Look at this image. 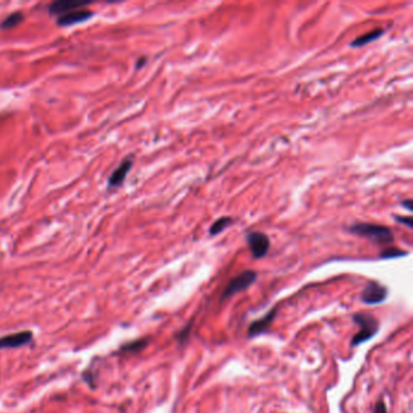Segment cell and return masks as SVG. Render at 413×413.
I'll return each instance as SVG.
<instances>
[{
    "instance_id": "cell-6",
    "label": "cell",
    "mask_w": 413,
    "mask_h": 413,
    "mask_svg": "<svg viewBox=\"0 0 413 413\" xmlns=\"http://www.w3.org/2000/svg\"><path fill=\"white\" fill-rule=\"evenodd\" d=\"M33 339V333L31 331H21V332L11 333L0 337V350L21 348L29 344Z\"/></svg>"
},
{
    "instance_id": "cell-15",
    "label": "cell",
    "mask_w": 413,
    "mask_h": 413,
    "mask_svg": "<svg viewBox=\"0 0 413 413\" xmlns=\"http://www.w3.org/2000/svg\"><path fill=\"white\" fill-rule=\"evenodd\" d=\"M405 251L397 250V248H388V250L383 251V252L380 253V257H382V258H396V257L405 256Z\"/></svg>"
},
{
    "instance_id": "cell-2",
    "label": "cell",
    "mask_w": 413,
    "mask_h": 413,
    "mask_svg": "<svg viewBox=\"0 0 413 413\" xmlns=\"http://www.w3.org/2000/svg\"><path fill=\"white\" fill-rule=\"evenodd\" d=\"M353 320L356 325H359L360 331L351 339V345L356 347V345L364 343V342L371 339L372 337L376 335L379 330V321L376 316L371 314H364V313H359V314H354Z\"/></svg>"
},
{
    "instance_id": "cell-17",
    "label": "cell",
    "mask_w": 413,
    "mask_h": 413,
    "mask_svg": "<svg viewBox=\"0 0 413 413\" xmlns=\"http://www.w3.org/2000/svg\"><path fill=\"white\" fill-rule=\"evenodd\" d=\"M373 413H388V408H386V405L384 401H378L374 406V411Z\"/></svg>"
},
{
    "instance_id": "cell-11",
    "label": "cell",
    "mask_w": 413,
    "mask_h": 413,
    "mask_svg": "<svg viewBox=\"0 0 413 413\" xmlns=\"http://www.w3.org/2000/svg\"><path fill=\"white\" fill-rule=\"evenodd\" d=\"M383 33H384L383 29H374V31L368 32V33H366L364 35H360V37L356 38L354 42H351L350 45L353 46V48H360V46L367 45V44L378 39L380 35H383Z\"/></svg>"
},
{
    "instance_id": "cell-12",
    "label": "cell",
    "mask_w": 413,
    "mask_h": 413,
    "mask_svg": "<svg viewBox=\"0 0 413 413\" xmlns=\"http://www.w3.org/2000/svg\"><path fill=\"white\" fill-rule=\"evenodd\" d=\"M23 19H25V15H23V13H21V11H16V13L9 15L7 19L0 23V28L2 29L15 28L16 26H19L20 23L23 21Z\"/></svg>"
},
{
    "instance_id": "cell-10",
    "label": "cell",
    "mask_w": 413,
    "mask_h": 413,
    "mask_svg": "<svg viewBox=\"0 0 413 413\" xmlns=\"http://www.w3.org/2000/svg\"><path fill=\"white\" fill-rule=\"evenodd\" d=\"M87 3L79 2H55L49 7V13L52 15H66L70 11L79 10V9L86 7Z\"/></svg>"
},
{
    "instance_id": "cell-1",
    "label": "cell",
    "mask_w": 413,
    "mask_h": 413,
    "mask_svg": "<svg viewBox=\"0 0 413 413\" xmlns=\"http://www.w3.org/2000/svg\"><path fill=\"white\" fill-rule=\"evenodd\" d=\"M350 233L362 236L379 245L391 244L394 241V235L391 230L385 225L372 223H355L349 228Z\"/></svg>"
},
{
    "instance_id": "cell-18",
    "label": "cell",
    "mask_w": 413,
    "mask_h": 413,
    "mask_svg": "<svg viewBox=\"0 0 413 413\" xmlns=\"http://www.w3.org/2000/svg\"><path fill=\"white\" fill-rule=\"evenodd\" d=\"M395 219H396V221L401 224H405L408 228H413L411 217H401V216H395Z\"/></svg>"
},
{
    "instance_id": "cell-5",
    "label": "cell",
    "mask_w": 413,
    "mask_h": 413,
    "mask_svg": "<svg viewBox=\"0 0 413 413\" xmlns=\"http://www.w3.org/2000/svg\"><path fill=\"white\" fill-rule=\"evenodd\" d=\"M388 296V289L377 281H371L361 294V301L366 304H379Z\"/></svg>"
},
{
    "instance_id": "cell-16",
    "label": "cell",
    "mask_w": 413,
    "mask_h": 413,
    "mask_svg": "<svg viewBox=\"0 0 413 413\" xmlns=\"http://www.w3.org/2000/svg\"><path fill=\"white\" fill-rule=\"evenodd\" d=\"M190 330H192V324H189L188 326L186 327V329L182 330L180 333H178L177 338H178V341L181 342V343H184V342L187 341V338H188V336H189V331Z\"/></svg>"
},
{
    "instance_id": "cell-20",
    "label": "cell",
    "mask_w": 413,
    "mask_h": 413,
    "mask_svg": "<svg viewBox=\"0 0 413 413\" xmlns=\"http://www.w3.org/2000/svg\"><path fill=\"white\" fill-rule=\"evenodd\" d=\"M145 63H146V58L142 57V58H141V60L139 61V63L136 64V67H137V68H141V66H143V64H145Z\"/></svg>"
},
{
    "instance_id": "cell-3",
    "label": "cell",
    "mask_w": 413,
    "mask_h": 413,
    "mask_svg": "<svg viewBox=\"0 0 413 413\" xmlns=\"http://www.w3.org/2000/svg\"><path fill=\"white\" fill-rule=\"evenodd\" d=\"M257 277H258V275H257L256 271L245 270V271H242L241 274H239L238 277L231 279L229 281V284L227 285V287H225L223 294H222V301L227 300V298H229L231 297V296L238 294V292L247 290L248 287L252 285L254 281L257 280Z\"/></svg>"
},
{
    "instance_id": "cell-13",
    "label": "cell",
    "mask_w": 413,
    "mask_h": 413,
    "mask_svg": "<svg viewBox=\"0 0 413 413\" xmlns=\"http://www.w3.org/2000/svg\"><path fill=\"white\" fill-rule=\"evenodd\" d=\"M147 344H148V339H146V338L139 339V341H133V342H130V343L122 345L120 351H122V353H137V351L145 349V348L147 347Z\"/></svg>"
},
{
    "instance_id": "cell-4",
    "label": "cell",
    "mask_w": 413,
    "mask_h": 413,
    "mask_svg": "<svg viewBox=\"0 0 413 413\" xmlns=\"http://www.w3.org/2000/svg\"><path fill=\"white\" fill-rule=\"evenodd\" d=\"M246 240H247V245L254 258H263L268 253L270 242H269V238L264 233L251 231L246 235Z\"/></svg>"
},
{
    "instance_id": "cell-14",
    "label": "cell",
    "mask_w": 413,
    "mask_h": 413,
    "mask_svg": "<svg viewBox=\"0 0 413 413\" xmlns=\"http://www.w3.org/2000/svg\"><path fill=\"white\" fill-rule=\"evenodd\" d=\"M231 224V218L230 217H227V216H224V217H221L218 218L217 221H215V223L211 225L210 228V234L211 235H217V234L222 233L225 228L229 227Z\"/></svg>"
},
{
    "instance_id": "cell-8",
    "label": "cell",
    "mask_w": 413,
    "mask_h": 413,
    "mask_svg": "<svg viewBox=\"0 0 413 413\" xmlns=\"http://www.w3.org/2000/svg\"><path fill=\"white\" fill-rule=\"evenodd\" d=\"M93 16V13L86 9H79V10L70 11V13L62 15L57 19V25L61 27H68V26L77 25V23L85 22Z\"/></svg>"
},
{
    "instance_id": "cell-7",
    "label": "cell",
    "mask_w": 413,
    "mask_h": 413,
    "mask_svg": "<svg viewBox=\"0 0 413 413\" xmlns=\"http://www.w3.org/2000/svg\"><path fill=\"white\" fill-rule=\"evenodd\" d=\"M277 313H278V308L275 307V308L271 309L270 312L266 313L263 318L257 319V320L251 322L250 327H248V331H247V336L252 338V337L259 336V335H262V333L266 332L269 327L271 326V324L274 322L275 318H277Z\"/></svg>"
},
{
    "instance_id": "cell-19",
    "label": "cell",
    "mask_w": 413,
    "mask_h": 413,
    "mask_svg": "<svg viewBox=\"0 0 413 413\" xmlns=\"http://www.w3.org/2000/svg\"><path fill=\"white\" fill-rule=\"evenodd\" d=\"M401 204H402V206H405L406 209L408 210V211H412V205H411V204H412V200H411V199H408V200L402 201V203H401Z\"/></svg>"
},
{
    "instance_id": "cell-9",
    "label": "cell",
    "mask_w": 413,
    "mask_h": 413,
    "mask_svg": "<svg viewBox=\"0 0 413 413\" xmlns=\"http://www.w3.org/2000/svg\"><path fill=\"white\" fill-rule=\"evenodd\" d=\"M133 164V158L128 157L126 159L122 160V163L113 171V174L110 175L109 180H108V186L109 188H116V187H120L122 184V182L125 181L128 172H130L131 168H132Z\"/></svg>"
}]
</instances>
